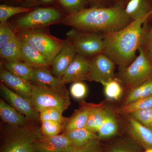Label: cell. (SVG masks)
I'll return each instance as SVG.
<instances>
[{
    "label": "cell",
    "instance_id": "obj_1",
    "mask_svg": "<svg viewBox=\"0 0 152 152\" xmlns=\"http://www.w3.org/2000/svg\"><path fill=\"white\" fill-rule=\"evenodd\" d=\"M132 21L120 6L109 8L92 7L69 14L63 23L75 29L104 34L124 28Z\"/></svg>",
    "mask_w": 152,
    "mask_h": 152
},
{
    "label": "cell",
    "instance_id": "obj_2",
    "mask_svg": "<svg viewBox=\"0 0 152 152\" xmlns=\"http://www.w3.org/2000/svg\"><path fill=\"white\" fill-rule=\"evenodd\" d=\"M148 18L133 20L122 29L105 34L104 53L123 69L129 66L141 46L142 25Z\"/></svg>",
    "mask_w": 152,
    "mask_h": 152
},
{
    "label": "cell",
    "instance_id": "obj_3",
    "mask_svg": "<svg viewBox=\"0 0 152 152\" xmlns=\"http://www.w3.org/2000/svg\"><path fill=\"white\" fill-rule=\"evenodd\" d=\"M20 37L43 55L51 65L65 42L42 31L34 30H26L21 34Z\"/></svg>",
    "mask_w": 152,
    "mask_h": 152
},
{
    "label": "cell",
    "instance_id": "obj_4",
    "mask_svg": "<svg viewBox=\"0 0 152 152\" xmlns=\"http://www.w3.org/2000/svg\"><path fill=\"white\" fill-rule=\"evenodd\" d=\"M135 59L126 68L121 74V80L131 88L142 84L151 78L152 64L146 52L142 46Z\"/></svg>",
    "mask_w": 152,
    "mask_h": 152
},
{
    "label": "cell",
    "instance_id": "obj_5",
    "mask_svg": "<svg viewBox=\"0 0 152 152\" xmlns=\"http://www.w3.org/2000/svg\"><path fill=\"white\" fill-rule=\"evenodd\" d=\"M41 129L22 128L6 139L1 152H35L36 143L42 136Z\"/></svg>",
    "mask_w": 152,
    "mask_h": 152
},
{
    "label": "cell",
    "instance_id": "obj_6",
    "mask_svg": "<svg viewBox=\"0 0 152 152\" xmlns=\"http://www.w3.org/2000/svg\"><path fill=\"white\" fill-rule=\"evenodd\" d=\"M68 40L76 53L84 56H96L103 53V39L94 33L82 31L74 28L67 34Z\"/></svg>",
    "mask_w": 152,
    "mask_h": 152
},
{
    "label": "cell",
    "instance_id": "obj_7",
    "mask_svg": "<svg viewBox=\"0 0 152 152\" xmlns=\"http://www.w3.org/2000/svg\"><path fill=\"white\" fill-rule=\"evenodd\" d=\"M62 14L54 8H39L32 10L18 20V27L26 30H34L59 20Z\"/></svg>",
    "mask_w": 152,
    "mask_h": 152
},
{
    "label": "cell",
    "instance_id": "obj_8",
    "mask_svg": "<svg viewBox=\"0 0 152 152\" xmlns=\"http://www.w3.org/2000/svg\"><path fill=\"white\" fill-rule=\"evenodd\" d=\"M31 100L33 107L39 113L51 107H56L64 112L71 104L70 99L60 96L34 84H33Z\"/></svg>",
    "mask_w": 152,
    "mask_h": 152
},
{
    "label": "cell",
    "instance_id": "obj_9",
    "mask_svg": "<svg viewBox=\"0 0 152 152\" xmlns=\"http://www.w3.org/2000/svg\"><path fill=\"white\" fill-rule=\"evenodd\" d=\"M47 68H34L33 84L63 98L70 99L66 83L56 77Z\"/></svg>",
    "mask_w": 152,
    "mask_h": 152
},
{
    "label": "cell",
    "instance_id": "obj_10",
    "mask_svg": "<svg viewBox=\"0 0 152 152\" xmlns=\"http://www.w3.org/2000/svg\"><path fill=\"white\" fill-rule=\"evenodd\" d=\"M115 63L104 53L96 55L92 61L91 70L86 80L104 85L114 79Z\"/></svg>",
    "mask_w": 152,
    "mask_h": 152
},
{
    "label": "cell",
    "instance_id": "obj_11",
    "mask_svg": "<svg viewBox=\"0 0 152 152\" xmlns=\"http://www.w3.org/2000/svg\"><path fill=\"white\" fill-rule=\"evenodd\" d=\"M1 94L8 104L29 120L39 118V113L33 107L30 100L12 91L4 84L0 86Z\"/></svg>",
    "mask_w": 152,
    "mask_h": 152
},
{
    "label": "cell",
    "instance_id": "obj_12",
    "mask_svg": "<svg viewBox=\"0 0 152 152\" xmlns=\"http://www.w3.org/2000/svg\"><path fill=\"white\" fill-rule=\"evenodd\" d=\"M91 66V61L82 55H76L63 75L61 80L66 84L86 80Z\"/></svg>",
    "mask_w": 152,
    "mask_h": 152
},
{
    "label": "cell",
    "instance_id": "obj_13",
    "mask_svg": "<svg viewBox=\"0 0 152 152\" xmlns=\"http://www.w3.org/2000/svg\"><path fill=\"white\" fill-rule=\"evenodd\" d=\"M72 146L70 140L63 133L54 136L42 134L36 143L35 152H67Z\"/></svg>",
    "mask_w": 152,
    "mask_h": 152
},
{
    "label": "cell",
    "instance_id": "obj_14",
    "mask_svg": "<svg viewBox=\"0 0 152 152\" xmlns=\"http://www.w3.org/2000/svg\"><path fill=\"white\" fill-rule=\"evenodd\" d=\"M0 78L3 84L10 89L31 100L33 88L31 82L15 75L4 68L1 69Z\"/></svg>",
    "mask_w": 152,
    "mask_h": 152
},
{
    "label": "cell",
    "instance_id": "obj_15",
    "mask_svg": "<svg viewBox=\"0 0 152 152\" xmlns=\"http://www.w3.org/2000/svg\"><path fill=\"white\" fill-rule=\"evenodd\" d=\"M76 51L68 40L65 41L61 51L52 63V73L61 80L63 75L76 56Z\"/></svg>",
    "mask_w": 152,
    "mask_h": 152
},
{
    "label": "cell",
    "instance_id": "obj_16",
    "mask_svg": "<svg viewBox=\"0 0 152 152\" xmlns=\"http://www.w3.org/2000/svg\"><path fill=\"white\" fill-rule=\"evenodd\" d=\"M129 131L134 141L146 149L152 148V129L132 117L129 118Z\"/></svg>",
    "mask_w": 152,
    "mask_h": 152
},
{
    "label": "cell",
    "instance_id": "obj_17",
    "mask_svg": "<svg viewBox=\"0 0 152 152\" xmlns=\"http://www.w3.org/2000/svg\"><path fill=\"white\" fill-rule=\"evenodd\" d=\"M94 105L85 101L81 102L80 108L68 119L64 132L85 128Z\"/></svg>",
    "mask_w": 152,
    "mask_h": 152
},
{
    "label": "cell",
    "instance_id": "obj_18",
    "mask_svg": "<svg viewBox=\"0 0 152 152\" xmlns=\"http://www.w3.org/2000/svg\"><path fill=\"white\" fill-rule=\"evenodd\" d=\"M21 53L23 61L33 68L48 67L51 65L43 55L22 40Z\"/></svg>",
    "mask_w": 152,
    "mask_h": 152
},
{
    "label": "cell",
    "instance_id": "obj_19",
    "mask_svg": "<svg viewBox=\"0 0 152 152\" xmlns=\"http://www.w3.org/2000/svg\"><path fill=\"white\" fill-rule=\"evenodd\" d=\"M0 116L3 121L14 127L24 126L29 120L3 99L0 100Z\"/></svg>",
    "mask_w": 152,
    "mask_h": 152
},
{
    "label": "cell",
    "instance_id": "obj_20",
    "mask_svg": "<svg viewBox=\"0 0 152 152\" xmlns=\"http://www.w3.org/2000/svg\"><path fill=\"white\" fill-rule=\"evenodd\" d=\"M124 10L132 21L148 18L152 13L148 0H130Z\"/></svg>",
    "mask_w": 152,
    "mask_h": 152
},
{
    "label": "cell",
    "instance_id": "obj_21",
    "mask_svg": "<svg viewBox=\"0 0 152 152\" xmlns=\"http://www.w3.org/2000/svg\"><path fill=\"white\" fill-rule=\"evenodd\" d=\"M63 134L70 140L72 146L75 147L82 146L99 139L96 133L86 128L64 132Z\"/></svg>",
    "mask_w": 152,
    "mask_h": 152
},
{
    "label": "cell",
    "instance_id": "obj_22",
    "mask_svg": "<svg viewBox=\"0 0 152 152\" xmlns=\"http://www.w3.org/2000/svg\"><path fill=\"white\" fill-rule=\"evenodd\" d=\"M4 68L11 73L28 81H32L34 68L22 61H6Z\"/></svg>",
    "mask_w": 152,
    "mask_h": 152
},
{
    "label": "cell",
    "instance_id": "obj_23",
    "mask_svg": "<svg viewBox=\"0 0 152 152\" xmlns=\"http://www.w3.org/2000/svg\"><path fill=\"white\" fill-rule=\"evenodd\" d=\"M22 40L16 36L0 48L1 58L6 61H23L22 58Z\"/></svg>",
    "mask_w": 152,
    "mask_h": 152
},
{
    "label": "cell",
    "instance_id": "obj_24",
    "mask_svg": "<svg viewBox=\"0 0 152 152\" xmlns=\"http://www.w3.org/2000/svg\"><path fill=\"white\" fill-rule=\"evenodd\" d=\"M108 110L103 103L94 104L85 128L96 133L105 118Z\"/></svg>",
    "mask_w": 152,
    "mask_h": 152
},
{
    "label": "cell",
    "instance_id": "obj_25",
    "mask_svg": "<svg viewBox=\"0 0 152 152\" xmlns=\"http://www.w3.org/2000/svg\"><path fill=\"white\" fill-rule=\"evenodd\" d=\"M118 130L116 118L113 112L108 109L105 118L97 132L98 139L100 140L111 138L116 134Z\"/></svg>",
    "mask_w": 152,
    "mask_h": 152
},
{
    "label": "cell",
    "instance_id": "obj_26",
    "mask_svg": "<svg viewBox=\"0 0 152 152\" xmlns=\"http://www.w3.org/2000/svg\"><path fill=\"white\" fill-rule=\"evenodd\" d=\"M151 96H152V78L131 89L125 99L124 105Z\"/></svg>",
    "mask_w": 152,
    "mask_h": 152
},
{
    "label": "cell",
    "instance_id": "obj_27",
    "mask_svg": "<svg viewBox=\"0 0 152 152\" xmlns=\"http://www.w3.org/2000/svg\"><path fill=\"white\" fill-rule=\"evenodd\" d=\"M152 108V96L138 100L126 105H124L116 110L117 113L131 114L140 110Z\"/></svg>",
    "mask_w": 152,
    "mask_h": 152
},
{
    "label": "cell",
    "instance_id": "obj_28",
    "mask_svg": "<svg viewBox=\"0 0 152 152\" xmlns=\"http://www.w3.org/2000/svg\"><path fill=\"white\" fill-rule=\"evenodd\" d=\"M63 112L56 107H51L44 109L39 113V119L41 122L52 121L58 122L65 125L68 121V118L63 116Z\"/></svg>",
    "mask_w": 152,
    "mask_h": 152
},
{
    "label": "cell",
    "instance_id": "obj_29",
    "mask_svg": "<svg viewBox=\"0 0 152 152\" xmlns=\"http://www.w3.org/2000/svg\"><path fill=\"white\" fill-rule=\"evenodd\" d=\"M32 9L27 7L1 4L0 5V22L1 25L6 24L8 19L17 14L29 12Z\"/></svg>",
    "mask_w": 152,
    "mask_h": 152
},
{
    "label": "cell",
    "instance_id": "obj_30",
    "mask_svg": "<svg viewBox=\"0 0 152 152\" xmlns=\"http://www.w3.org/2000/svg\"><path fill=\"white\" fill-rule=\"evenodd\" d=\"M104 86V93L107 99L110 100L118 101L121 97L123 89L121 85L117 80L113 79L107 83Z\"/></svg>",
    "mask_w": 152,
    "mask_h": 152
},
{
    "label": "cell",
    "instance_id": "obj_31",
    "mask_svg": "<svg viewBox=\"0 0 152 152\" xmlns=\"http://www.w3.org/2000/svg\"><path fill=\"white\" fill-rule=\"evenodd\" d=\"M65 125L58 122L52 121H42L41 131L42 134L46 136H54L60 134Z\"/></svg>",
    "mask_w": 152,
    "mask_h": 152
},
{
    "label": "cell",
    "instance_id": "obj_32",
    "mask_svg": "<svg viewBox=\"0 0 152 152\" xmlns=\"http://www.w3.org/2000/svg\"><path fill=\"white\" fill-rule=\"evenodd\" d=\"M60 5L69 13L77 12L85 8L86 0H57Z\"/></svg>",
    "mask_w": 152,
    "mask_h": 152
},
{
    "label": "cell",
    "instance_id": "obj_33",
    "mask_svg": "<svg viewBox=\"0 0 152 152\" xmlns=\"http://www.w3.org/2000/svg\"><path fill=\"white\" fill-rule=\"evenodd\" d=\"M127 141H121L114 144L108 152H139L137 144Z\"/></svg>",
    "mask_w": 152,
    "mask_h": 152
},
{
    "label": "cell",
    "instance_id": "obj_34",
    "mask_svg": "<svg viewBox=\"0 0 152 152\" xmlns=\"http://www.w3.org/2000/svg\"><path fill=\"white\" fill-rule=\"evenodd\" d=\"M131 115L133 118L146 126L149 127L152 124V108L137 111Z\"/></svg>",
    "mask_w": 152,
    "mask_h": 152
},
{
    "label": "cell",
    "instance_id": "obj_35",
    "mask_svg": "<svg viewBox=\"0 0 152 152\" xmlns=\"http://www.w3.org/2000/svg\"><path fill=\"white\" fill-rule=\"evenodd\" d=\"M99 140V139H96L82 146H72L69 148L67 152H101V146Z\"/></svg>",
    "mask_w": 152,
    "mask_h": 152
},
{
    "label": "cell",
    "instance_id": "obj_36",
    "mask_svg": "<svg viewBox=\"0 0 152 152\" xmlns=\"http://www.w3.org/2000/svg\"><path fill=\"white\" fill-rule=\"evenodd\" d=\"M88 92L87 86L82 81L73 83L70 88L71 96L76 99L80 100L86 96Z\"/></svg>",
    "mask_w": 152,
    "mask_h": 152
},
{
    "label": "cell",
    "instance_id": "obj_37",
    "mask_svg": "<svg viewBox=\"0 0 152 152\" xmlns=\"http://www.w3.org/2000/svg\"><path fill=\"white\" fill-rule=\"evenodd\" d=\"M16 35L13 31L6 24L0 26V48L7 43Z\"/></svg>",
    "mask_w": 152,
    "mask_h": 152
},
{
    "label": "cell",
    "instance_id": "obj_38",
    "mask_svg": "<svg viewBox=\"0 0 152 152\" xmlns=\"http://www.w3.org/2000/svg\"><path fill=\"white\" fill-rule=\"evenodd\" d=\"M145 42L148 55L152 58V27L146 37Z\"/></svg>",
    "mask_w": 152,
    "mask_h": 152
},
{
    "label": "cell",
    "instance_id": "obj_39",
    "mask_svg": "<svg viewBox=\"0 0 152 152\" xmlns=\"http://www.w3.org/2000/svg\"><path fill=\"white\" fill-rule=\"evenodd\" d=\"M54 0H28L30 2L34 4H48L53 1Z\"/></svg>",
    "mask_w": 152,
    "mask_h": 152
},
{
    "label": "cell",
    "instance_id": "obj_40",
    "mask_svg": "<svg viewBox=\"0 0 152 152\" xmlns=\"http://www.w3.org/2000/svg\"><path fill=\"white\" fill-rule=\"evenodd\" d=\"M144 152H152V148L146 149L145 151Z\"/></svg>",
    "mask_w": 152,
    "mask_h": 152
},
{
    "label": "cell",
    "instance_id": "obj_41",
    "mask_svg": "<svg viewBox=\"0 0 152 152\" xmlns=\"http://www.w3.org/2000/svg\"><path fill=\"white\" fill-rule=\"evenodd\" d=\"M93 1H94L96 2H99V1H102V0H92Z\"/></svg>",
    "mask_w": 152,
    "mask_h": 152
},
{
    "label": "cell",
    "instance_id": "obj_42",
    "mask_svg": "<svg viewBox=\"0 0 152 152\" xmlns=\"http://www.w3.org/2000/svg\"><path fill=\"white\" fill-rule=\"evenodd\" d=\"M149 127L151 128V129H152V124H151V126H150Z\"/></svg>",
    "mask_w": 152,
    "mask_h": 152
},
{
    "label": "cell",
    "instance_id": "obj_43",
    "mask_svg": "<svg viewBox=\"0 0 152 152\" xmlns=\"http://www.w3.org/2000/svg\"><path fill=\"white\" fill-rule=\"evenodd\" d=\"M17 1H20V0H17Z\"/></svg>",
    "mask_w": 152,
    "mask_h": 152
}]
</instances>
